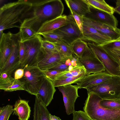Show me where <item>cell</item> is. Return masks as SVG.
Instances as JSON below:
<instances>
[{"instance_id": "41", "label": "cell", "mask_w": 120, "mask_h": 120, "mask_svg": "<svg viewBox=\"0 0 120 120\" xmlns=\"http://www.w3.org/2000/svg\"><path fill=\"white\" fill-rule=\"evenodd\" d=\"M24 68H19L16 70L14 74V78L16 79H20L22 78L24 75Z\"/></svg>"}, {"instance_id": "4", "label": "cell", "mask_w": 120, "mask_h": 120, "mask_svg": "<svg viewBox=\"0 0 120 120\" xmlns=\"http://www.w3.org/2000/svg\"><path fill=\"white\" fill-rule=\"evenodd\" d=\"M88 92H92L103 99H120V77L113 76L98 84L86 88Z\"/></svg>"}, {"instance_id": "36", "label": "cell", "mask_w": 120, "mask_h": 120, "mask_svg": "<svg viewBox=\"0 0 120 120\" xmlns=\"http://www.w3.org/2000/svg\"><path fill=\"white\" fill-rule=\"evenodd\" d=\"M73 116L72 120H91L85 112L82 111H75Z\"/></svg>"}, {"instance_id": "1", "label": "cell", "mask_w": 120, "mask_h": 120, "mask_svg": "<svg viewBox=\"0 0 120 120\" xmlns=\"http://www.w3.org/2000/svg\"><path fill=\"white\" fill-rule=\"evenodd\" d=\"M30 0L31 10L20 26L29 28L37 33L44 23L60 16L63 13L64 7L60 0Z\"/></svg>"}, {"instance_id": "42", "label": "cell", "mask_w": 120, "mask_h": 120, "mask_svg": "<svg viewBox=\"0 0 120 120\" xmlns=\"http://www.w3.org/2000/svg\"><path fill=\"white\" fill-rule=\"evenodd\" d=\"M115 12L120 15V0H117L116 2V7L114 8Z\"/></svg>"}, {"instance_id": "3", "label": "cell", "mask_w": 120, "mask_h": 120, "mask_svg": "<svg viewBox=\"0 0 120 120\" xmlns=\"http://www.w3.org/2000/svg\"><path fill=\"white\" fill-rule=\"evenodd\" d=\"M101 98L92 92H88L84 104V112L91 120H120V109H110L101 106Z\"/></svg>"}, {"instance_id": "16", "label": "cell", "mask_w": 120, "mask_h": 120, "mask_svg": "<svg viewBox=\"0 0 120 120\" xmlns=\"http://www.w3.org/2000/svg\"><path fill=\"white\" fill-rule=\"evenodd\" d=\"M12 34L9 32L4 33L0 36V69L3 67L11 52L13 45Z\"/></svg>"}, {"instance_id": "30", "label": "cell", "mask_w": 120, "mask_h": 120, "mask_svg": "<svg viewBox=\"0 0 120 120\" xmlns=\"http://www.w3.org/2000/svg\"><path fill=\"white\" fill-rule=\"evenodd\" d=\"M20 41L23 42L33 38L37 34L36 32L31 29L25 27L20 26Z\"/></svg>"}, {"instance_id": "20", "label": "cell", "mask_w": 120, "mask_h": 120, "mask_svg": "<svg viewBox=\"0 0 120 120\" xmlns=\"http://www.w3.org/2000/svg\"><path fill=\"white\" fill-rule=\"evenodd\" d=\"M65 1L70 11L84 17L91 11L90 5L85 0H66Z\"/></svg>"}, {"instance_id": "15", "label": "cell", "mask_w": 120, "mask_h": 120, "mask_svg": "<svg viewBox=\"0 0 120 120\" xmlns=\"http://www.w3.org/2000/svg\"><path fill=\"white\" fill-rule=\"evenodd\" d=\"M56 91L53 82L45 76L44 78L39 90L35 96L47 107L53 99V95Z\"/></svg>"}, {"instance_id": "29", "label": "cell", "mask_w": 120, "mask_h": 120, "mask_svg": "<svg viewBox=\"0 0 120 120\" xmlns=\"http://www.w3.org/2000/svg\"><path fill=\"white\" fill-rule=\"evenodd\" d=\"M83 73H86V71L84 66L76 67L70 71L63 72L55 79L77 76Z\"/></svg>"}, {"instance_id": "17", "label": "cell", "mask_w": 120, "mask_h": 120, "mask_svg": "<svg viewBox=\"0 0 120 120\" xmlns=\"http://www.w3.org/2000/svg\"><path fill=\"white\" fill-rule=\"evenodd\" d=\"M90 12L84 17L99 21L112 28H117L118 21L113 14L100 10L90 5Z\"/></svg>"}, {"instance_id": "34", "label": "cell", "mask_w": 120, "mask_h": 120, "mask_svg": "<svg viewBox=\"0 0 120 120\" xmlns=\"http://www.w3.org/2000/svg\"><path fill=\"white\" fill-rule=\"evenodd\" d=\"M75 68L76 67L72 66L69 67L67 65L65 64L63 59L60 62L48 70H56L64 72L70 71Z\"/></svg>"}, {"instance_id": "14", "label": "cell", "mask_w": 120, "mask_h": 120, "mask_svg": "<svg viewBox=\"0 0 120 120\" xmlns=\"http://www.w3.org/2000/svg\"><path fill=\"white\" fill-rule=\"evenodd\" d=\"M83 25L93 27L115 41L120 36V29L115 28L99 21L85 17Z\"/></svg>"}, {"instance_id": "26", "label": "cell", "mask_w": 120, "mask_h": 120, "mask_svg": "<svg viewBox=\"0 0 120 120\" xmlns=\"http://www.w3.org/2000/svg\"><path fill=\"white\" fill-rule=\"evenodd\" d=\"M87 46L86 42L80 39L75 41L70 45L73 53L79 58L82 57Z\"/></svg>"}, {"instance_id": "10", "label": "cell", "mask_w": 120, "mask_h": 120, "mask_svg": "<svg viewBox=\"0 0 120 120\" xmlns=\"http://www.w3.org/2000/svg\"><path fill=\"white\" fill-rule=\"evenodd\" d=\"M13 40L12 50L11 54L3 67L0 69V74L8 72L11 74L20 66L19 62V41H20V32L12 34Z\"/></svg>"}, {"instance_id": "7", "label": "cell", "mask_w": 120, "mask_h": 120, "mask_svg": "<svg viewBox=\"0 0 120 120\" xmlns=\"http://www.w3.org/2000/svg\"><path fill=\"white\" fill-rule=\"evenodd\" d=\"M87 43L88 46L102 62L105 71L113 76H119V65L112 59L100 46L93 43Z\"/></svg>"}, {"instance_id": "39", "label": "cell", "mask_w": 120, "mask_h": 120, "mask_svg": "<svg viewBox=\"0 0 120 120\" xmlns=\"http://www.w3.org/2000/svg\"><path fill=\"white\" fill-rule=\"evenodd\" d=\"M19 62L20 64L22 59L24 56L26 52V48L23 42L19 41Z\"/></svg>"}, {"instance_id": "13", "label": "cell", "mask_w": 120, "mask_h": 120, "mask_svg": "<svg viewBox=\"0 0 120 120\" xmlns=\"http://www.w3.org/2000/svg\"><path fill=\"white\" fill-rule=\"evenodd\" d=\"M82 40L101 45L113 41L108 36L91 27L83 25Z\"/></svg>"}, {"instance_id": "5", "label": "cell", "mask_w": 120, "mask_h": 120, "mask_svg": "<svg viewBox=\"0 0 120 120\" xmlns=\"http://www.w3.org/2000/svg\"><path fill=\"white\" fill-rule=\"evenodd\" d=\"M22 42L25 47L26 52L21 62L22 68L37 66L42 57L43 54L38 34Z\"/></svg>"}, {"instance_id": "21", "label": "cell", "mask_w": 120, "mask_h": 120, "mask_svg": "<svg viewBox=\"0 0 120 120\" xmlns=\"http://www.w3.org/2000/svg\"><path fill=\"white\" fill-rule=\"evenodd\" d=\"M25 83L20 79H15L10 75L7 78L0 79V89L5 91L12 92L25 90Z\"/></svg>"}, {"instance_id": "44", "label": "cell", "mask_w": 120, "mask_h": 120, "mask_svg": "<svg viewBox=\"0 0 120 120\" xmlns=\"http://www.w3.org/2000/svg\"><path fill=\"white\" fill-rule=\"evenodd\" d=\"M50 120H61L59 117L55 115H52L50 113L49 115Z\"/></svg>"}, {"instance_id": "46", "label": "cell", "mask_w": 120, "mask_h": 120, "mask_svg": "<svg viewBox=\"0 0 120 120\" xmlns=\"http://www.w3.org/2000/svg\"><path fill=\"white\" fill-rule=\"evenodd\" d=\"M119 65H120V63Z\"/></svg>"}, {"instance_id": "32", "label": "cell", "mask_w": 120, "mask_h": 120, "mask_svg": "<svg viewBox=\"0 0 120 120\" xmlns=\"http://www.w3.org/2000/svg\"><path fill=\"white\" fill-rule=\"evenodd\" d=\"M42 35L46 40L52 43H54L61 41L63 37L54 31L40 34Z\"/></svg>"}, {"instance_id": "23", "label": "cell", "mask_w": 120, "mask_h": 120, "mask_svg": "<svg viewBox=\"0 0 120 120\" xmlns=\"http://www.w3.org/2000/svg\"><path fill=\"white\" fill-rule=\"evenodd\" d=\"M119 65L120 63V41H112L99 45Z\"/></svg>"}, {"instance_id": "47", "label": "cell", "mask_w": 120, "mask_h": 120, "mask_svg": "<svg viewBox=\"0 0 120 120\" xmlns=\"http://www.w3.org/2000/svg\"><path fill=\"white\" fill-rule=\"evenodd\" d=\"M119 76L120 77V75H119Z\"/></svg>"}, {"instance_id": "24", "label": "cell", "mask_w": 120, "mask_h": 120, "mask_svg": "<svg viewBox=\"0 0 120 120\" xmlns=\"http://www.w3.org/2000/svg\"><path fill=\"white\" fill-rule=\"evenodd\" d=\"M90 6L100 10L113 14L114 8L108 4L104 0H85Z\"/></svg>"}, {"instance_id": "43", "label": "cell", "mask_w": 120, "mask_h": 120, "mask_svg": "<svg viewBox=\"0 0 120 120\" xmlns=\"http://www.w3.org/2000/svg\"><path fill=\"white\" fill-rule=\"evenodd\" d=\"M10 74L8 72H4L0 74V79H4L8 77Z\"/></svg>"}, {"instance_id": "38", "label": "cell", "mask_w": 120, "mask_h": 120, "mask_svg": "<svg viewBox=\"0 0 120 120\" xmlns=\"http://www.w3.org/2000/svg\"><path fill=\"white\" fill-rule=\"evenodd\" d=\"M71 12L78 26L83 34V17L80 16L73 11Z\"/></svg>"}, {"instance_id": "33", "label": "cell", "mask_w": 120, "mask_h": 120, "mask_svg": "<svg viewBox=\"0 0 120 120\" xmlns=\"http://www.w3.org/2000/svg\"><path fill=\"white\" fill-rule=\"evenodd\" d=\"M13 106L8 105L0 108V120H8L14 111Z\"/></svg>"}, {"instance_id": "28", "label": "cell", "mask_w": 120, "mask_h": 120, "mask_svg": "<svg viewBox=\"0 0 120 120\" xmlns=\"http://www.w3.org/2000/svg\"><path fill=\"white\" fill-rule=\"evenodd\" d=\"M86 75V73H83L78 76L74 77H68L63 78L56 79L53 82L54 86H59L73 83L75 81Z\"/></svg>"}, {"instance_id": "45", "label": "cell", "mask_w": 120, "mask_h": 120, "mask_svg": "<svg viewBox=\"0 0 120 120\" xmlns=\"http://www.w3.org/2000/svg\"><path fill=\"white\" fill-rule=\"evenodd\" d=\"M114 41H120V36L117 39Z\"/></svg>"}, {"instance_id": "27", "label": "cell", "mask_w": 120, "mask_h": 120, "mask_svg": "<svg viewBox=\"0 0 120 120\" xmlns=\"http://www.w3.org/2000/svg\"><path fill=\"white\" fill-rule=\"evenodd\" d=\"M100 105L108 109H120V99H103L99 102Z\"/></svg>"}, {"instance_id": "25", "label": "cell", "mask_w": 120, "mask_h": 120, "mask_svg": "<svg viewBox=\"0 0 120 120\" xmlns=\"http://www.w3.org/2000/svg\"><path fill=\"white\" fill-rule=\"evenodd\" d=\"M57 51L63 58H69L73 56V54L70 45L63 41L53 43Z\"/></svg>"}, {"instance_id": "11", "label": "cell", "mask_w": 120, "mask_h": 120, "mask_svg": "<svg viewBox=\"0 0 120 120\" xmlns=\"http://www.w3.org/2000/svg\"><path fill=\"white\" fill-rule=\"evenodd\" d=\"M63 96V100L67 114L73 113L75 111L74 105L77 98L78 89L76 85L66 84L57 87Z\"/></svg>"}, {"instance_id": "31", "label": "cell", "mask_w": 120, "mask_h": 120, "mask_svg": "<svg viewBox=\"0 0 120 120\" xmlns=\"http://www.w3.org/2000/svg\"><path fill=\"white\" fill-rule=\"evenodd\" d=\"M38 98V120H50L49 117L50 113L47 109V107Z\"/></svg>"}, {"instance_id": "18", "label": "cell", "mask_w": 120, "mask_h": 120, "mask_svg": "<svg viewBox=\"0 0 120 120\" xmlns=\"http://www.w3.org/2000/svg\"><path fill=\"white\" fill-rule=\"evenodd\" d=\"M42 48L43 52V55L37 66L43 71L49 70L57 64L64 58L57 52L49 51Z\"/></svg>"}, {"instance_id": "19", "label": "cell", "mask_w": 120, "mask_h": 120, "mask_svg": "<svg viewBox=\"0 0 120 120\" xmlns=\"http://www.w3.org/2000/svg\"><path fill=\"white\" fill-rule=\"evenodd\" d=\"M69 22L70 20L68 16L62 15L44 23L38 30L37 34L40 35L53 32L67 25Z\"/></svg>"}, {"instance_id": "35", "label": "cell", "mask_w": 120, "mask_h": 120, "mask_svg": "<svg viewBox=\"0 0 120 120\" xmlns=\"http://www.w3.org/2000/svg\"><path fill=\"white\" fill-rule=\"evenodd\" d=\"M38 34L40 40L42 48L45 50L49 51L57 52L53 43L46 41L42 38L40 35Z\"/></svg>"}, {"instance_id": "37", "label": "cell", "mask_w": 120, "mask_h": 120, "mask_svg": "<svg viewBox=\"0 0 120 120\" xmlns=\"http://www.w3.org/2000/svg\"><path fill=\"white\" fill-rule=\"evenodd\" d=\"M43 71L46 76L52 82L58 76L64 72L56 70H47Z\"/></svg>"}, {"instance_id": "6", "label": "cell", "mask_w": 120, "mask_h": 120, "mask_svg": "<svg viewBox=\"0 0 120 120\" xmlns=\"http://www.w3.org/2000/svg\"><path fill=\"white\" fill-rule=\"evenodd\" d=\"M23 77L21 79L25 83V90L35 96L37 94L44 78L43 71L37 66L25 67Z\"/></svg>"}, {"instance_id": "40", "label": "cell", "mask_w": 120, "mask_h": 120, "mask_svg": "<svg viewBox=\"0 0 120 120\" xmlns=\"http://www.w3.org/2000/svg\"><path fill=\"white\" fill-rule=\"evenodd\" d=\"M35 101L34 108L33 120H38V98L35 96Z\"/></svg>"}, {"instance_id": "12", "label": "cell", "mask_w": 120, "mask_h": 120, "mask_svg": "<svg viewBox=\"0 0 120 120\" xmlns=\"http://www.w3.org/2000/svg\"><path fill=\"white\" fill-rule=\"evenodd\" d=\"M113 75L105 71L86 75L73 83L77 84L78 89L85 88L100 84L110 78Z\"/></svg>"}, {"instance_id": "22", "label": "cell", "mask_w": 120, "mask_h": 120, "mask_svg": "<svg viewBox=\"0 0 120 120\" xmlns=\"http://www.w3.org/2000/svg\"><path fill=\"white\" fill-rule=\"evenodd\" d=\"M29 101L20 99L16 101L14 105L13 115L17 116L19 120H28L31 110Z\"/></svg>"}, {"instance_id": "2", "label": "cell", "mask_w": 120, "mask_h": 120, "mask_svg": "<svg viewBox=\"0 0 120 120\" xmlns=\"http://www.w3.org/2000/svg\"><path fill=\"white\" fill-rule=\"evenodd\" d=\"M32 4L30 0H19L4 4L0 9V36L5 30L19 27L18 22L22 23L29 15Z\"/></svg>"}, {"instance_id": "9", "label": "cell", "mask_w": 120, "mask_h": 120, "mask_svg": "<svg viewBox=\"0 0 120 120\" xmlns=\"http://www.w3.org/2000/svg\"><path fill=\"white\" fill-rule=\"evenodd\" d=\"M70 22L67 24L54 31L63 37V41L70 45L76 40H82L83 36L72 15L68 16Z\"/></svg>"}, {"instance_id": "8", "label": "cell", "mask_w": 120, "mask_h": 120, "mask_svg": "<svg viewBox=\"0 0 120 120\" xmlns=\"http://www.w3.org/2000/svg\"><path fill=\"white\" fill-rule=\"evenodd\" d=\"M79 59L86 70V75L105 71L102 62L88 45Z\"/></svg>"}]
</instances>
